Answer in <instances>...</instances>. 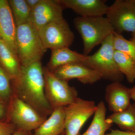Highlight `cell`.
<instances>
[{
  "instance_id": "1",
  "label": "cell",
  "mask_w": 135,
  "mask_h": 135,
  "mask_svg": "<svg viewBox=\"0 0 135 135\" xmlns=\"http://www.w3.org/2000/svg\"><path fill=\"white\" fill-rule=\"evenodd\" d=\"M15 95L47 119L53 109L46 98L44 90L43 67L41 61L21 66L19 76L12 80Z\"/></svg>"
},
{
  "instance_id": "2",
  "label": "cell",
  "mask_w": 135,
  "mask_h": 135,
  "mask_svg": "<svg viewBox=\"0 0 135 135\" xmlns=\"http://www.w3.org/2000/svg\"><path fill=\"white\" fill-rule=\"evenodd\" d=\"M16 41L17 55L23 66L41 61L47 51L38 31L29 22L17 26Z\"/></svg>"
},
{
  "instance_id": "3",
  "label": "cell",
  "mask_w": 135,
  "mask_h": 135,
  "mask_svg": "<svg viewBox=\"0 0 135 135\" xmlns=\"http://www.w3.org/2000/svg\"><path fill=\"white\" fill-rule=\"evenodd\" d=\"M74 24L82 37L85 56L114 32L110 22L104 16L77 17L74 20Z\"/></svg>"
},
{
  "instance_id": "4",
  "label": "cell",
  "mask_w": 135,
  "mask_h": 135,
  "mask_svg": "<svg viewBox=\"0 0 135 135\" xmlns=\"http://www.w3.org/2000/svg\"><path fill=\"white\" fill-rule=\"evenodd\" d=\"M115 49L113 35L107 37L101 44L98 50L92 55L87 56L83 64L95 70L102 79L112 82H122L124 75L118 69L114 59Z\"/></svg>"
},
{
  "instance_id": "5",
  "label": "cell",
  "mask_w": 135,
  "mask_h": 135,
  "mask_svg": "<svg viewBox=\"0 0 135 135\" xmlns=\"http://www.w3.org/2000/svg\"><path fill=\"white\" fill-rule=\"evenodd\" d=\"M43 71L45 95L53 110L67 106L77 99V90L68 81L57 78L46 67H43Z\"/></svg>"
},
{
  "instance_id": "6",
  "label": "cell",
  "mask_w": 135,
  "mask_h": 135,
  "mask_svg": "<svg viewBox=\"0 0 135 135\" xmlns=\"http://www.w3.org/2000/svg\"><path fill=\"white\" fill-rule=\"evenodd\" d=\"M97 105L94 101L78 97L72 103L65 107V135H79L86 121L94 114Z\"/></svg>"
},
{
  "instance_id": "7",
  "label": "cell",
  "mask_w": 135,
  "mask_h": 135,
  "mask_svg": "<svg viewBox=\"0 0 135 135\" xmlns=\"http://www.w3.org/2000/svg\"><path fill=\"white\" fill-rule=\"evenodd\" d=\"M38 31L47 50L69 47L75 38L74 33L64 18L51 23Z\"/></svg>"
},
{
  "instance_id": "8",
  "label": "cell",
  "mask_w": 135,
  "mask_h": 135,
  "mask_svg": "<svg viewBox=\"0 0 135 135\" xmlns=\"http://www.w3.org/2000/svg\"><path fill=\"white\" fill-rule=\"evenodd\" d=\"M106 16L115 32H135V4L133 0H116L109 7Z\"/></svg>"
},
{
  "instance_id": "9",
  "label": "cell",
  "mask_w": 135,
  "mask_h": 135,
  "mask_svg": "<svg viewBox=\"0 0 135 135\" xmlns=\"http://www.w3.org/2000/svg\"><path fill=\"white\" fill-rule=\"evenodd\" d=\"M10 117L17 129L28 132L35 130L46 119L15 95L11 100Z\"/></svg>"
},
{
  "instance_id": "10",
  "label": "cell",
  "mask_w": 135,
  "mask_h": 135,
  "mask_svg": "<svg viewBox=\"0 0 135 135\" xmlns=\"http://www.w3.org/2000/svg\"><path fill=\"white\" fill-rule=\"evenodd\" d=\"M63 9L58 0H41L31 11L29 22L38 31L51 23L64 18Z\"/></svg>"
},
{
  "instance_id": "11",
  "label": "cell",
  "mask_w": 135,
  "mask_h": 135,
  "mask_svg": "<svg viewBox=\"0 0 135 135\" xmlns=\"http://www.w3.org/2000/svg\"><path fill=\"white\" fill-rule=\"evenodd\" d=\"M56 77L66 81L77 79L84 84H93L102 79L101 75L82 63H73L59 66L51 72Z\"/></svg>"
},
{
  "instance_id": "12",
  "label": "cell",
  "mask_w": 135,
  "mask_h": 135,
  "mask_svg": "<svg viewBox=\"0 0 135 135\" xmlns=\"http://www.w3.org/2000/svg\"><path fill=\"white\" fill-rule=\"evenodd\" d=\"M63 8H68L80 17L104 16L109 7L104 0H58Z\"/></svg>"
},
{
  "instance_id": "13",
  "label": "cell",
  "mask_w": 135,
  "mask_h": 135,
  "mask_svg": "<svg viewBox=\"0 0 135 135\" xmlns=\"http://www.w3.org/2000/svg\"><path fill=\"white\" fill-rule=\"evenodd\" d=\"M16 29L8 1L0 0V39L17 56L16 41Z\"/></svg>"
},
{
  "instance_id": "14",
  "label": "cell",
  "mask_w": 135,
  "mask_h": 135,
  "mask_svg": "<svg viewBox=\"0 0 135 135\" xmlns=\"http://www.w3.org/2000/svg\"><path fill=\"white\" fill-rule=\"evenodd\" d=\"M105 99L110 111L113 113L122 112L131 105L129 88L120 82H112L105 88Z\"/></svg>"
},
{
  "instance_id": "15",
  "label": "cell",
  "mask_w": 135,
  "mask_h": 135,
  "mask_svg": "<svg viewBox=\"0 0 135 135\" xmlns=\"http://www.w3.org/2000/svg\"><path fill=\"white\" fill-rule=\"evenodd\" d=\"M65 107L53 109L48 118L34 131V135H59L65 131Z\"/></svg>"
},
{
  "instance_id": "16",
  "label": "cell",
  "mask_w": 135,
  "mask_h": 135,
  "mask_svg": "<svg viewBox=\"0 0 135 135\" xmlns=\"http://www.w3.org/2000/svg\"><path fill=\"white\" fill-rule=\"evenodd\" d=\"M51 51L50 60L46 66L51 72L65 65L83 63L87 56L71 50L69 47L62 48Z\"/></svg>"
},
{
  "instance_id": "17",
  "label": "cell",
  "mask_w": 135,
  "mask_h": 135,
  "mask_svg": "<svg viewBox=\"0 0 135 135\" xmlns=\"http://www.w3.org/2000/svg\"><path fill=\"white\" fill-rule=\"evenodd\" d=\"M0 65L12 80L16 79L19 76L21 65L18 57L1 39Z\"/></svg>"
},
{
  "instance_id": "18",
  "label": "cell",
  "mask_w": 135,
  "mask_h": 135,
  "mask_svg": "<svg viewBox=\"0 0 135 135\" xmlns=\"http://www.w3.org/2000/svg\"><path fill=\"white\" fill-rule=\"evenodd\" d=\"M106 110L104 103L103 101H100L97 105L92 123L86 132L81 135H105L107 131L113 124L106 118Z\"/></svg>"
},
{
  "instance_id": "19",
  "label": "cell",
  "mask_w": 135,
  "mask_h": 135,
  "mask_svg": "<svg viewBox=\"0 0 135 135\" xmlns=\"http://www.w3.org/2000/svg\"><path fill=\"white\" fill-rule=\"evenodd\" d=\"M107 118L122 131L135 133V103L131 104L124 110L113 113Z\"/></svg>"
},
{
  "instance_id": "20",
  "label": "cell",
  "mask_w": 135,
  "mask_h": 135,
  "mask_svg": "<svg viewBox=\"0 0 135 135\" xmlns=\"http://www.w3.org/2000/svg\"><path fill=\"white\" fill-rule=\"evenodd\" d=\"M114 59L119 70L126 76L128 82L133 83L135 81V63L125 53L115 50Z\"/></svg>"
},
{
  "instance_id": "21",
  "label": "cell",
  "mask_w": 135,
  "mask_h": 135,
  "mask_svg": "<svg viewBox=\"0 0 135 135\" xmlns=\"http://www.w3.org/2000/svg\"><path fill=\"white\" fill-rule=\"evenodd\" d=\"M17 26L29 22L31 10L25 0L8 1Z\"/></svg>"
},
{
  "instance_id": "22",
  "label": "cell",
  "mask_w": 135,
  "mask_h": 135,
  "mask_svg": "<svg viewBox=\"0 0 135 135\" xmlns=\"http://www.w3.org/2000/svg\"><path fill=\"white\" fill-rule=\"evenodd\" d=\"M113 43L115 50L125 53L135 63V43L125 38L122 34L114 32Z\"/></svg>"
},
{
  "instance_id": "23",
  "label": "cell",
  "mask_w": 135,
  "mask_h": 135,
  "mask_svg": "<svg viewBox=\"0 0 135 135\" xmlns=\"http://www.w3.org/2000/svg\"><path fill=\"white\" fill-rule=\"evenodd\" d=\"M11 80L7 74L0 65V101L2 104L3 102H7L12 97Z\"/></svg>"
},
{
  "instance_id": "24",
  "label": "cell",
  "mask_w": 135,
  "mask_h": 135,
  "mask_svg": "<svg viewBox=\"0 0 135 135\" xmlns=\"http://www.w3.org/2000/svg\"><path fill=\"white\" fill-rule=\"evenodd\" d=\"M16 130L12 123L0 121V135H12Z\"/></svg>"
},
{
  "instance_id": "25",
  "label": "cell",
  "mask_w": 135,
  "mask_h": 135,
  "mask_svg": "<svg viewBox=\"0 0 135 135\" xmlns=\"http://www.w3.org/2000/svg\"><path fill=\"white\" fill-rule=\"evenodd\" d=\"M105 135H135V132H127L119 129H111L110 132Z\"/></svg>"
},
{
  "instance_id": "26",
  "label": "cell",
  "mask_w": 135,
  "mask_h": 135,
  "mask_svg": "<svg viewBox=\"0 0 135 135\" xmlns=\"http://www.w3.org/2000/svg\"><path fill=\"white\" fill-rule=\"evenodd\" d=\"M25 1L27 6L32 11L41 2V0H25Z\"/></svg>"
},
{
  "instance_id": "27",
  "label": "cell",
  "mask_w": 135,
  "mask_h": 135,
  "mask_svg": "<svg viewBox=\"0 0 135 135\" xmlns=\"http://www.w3.org/2000/svg\"><path fill=\"white\" fill-rule=\"evenodd\" d=\"M12 135H34L31 132L25 131L20 129H17L15 133Z\"/></svg>"
},
{
  "instance_id": "28",
  "label": "cell",
  "mask_w": 135,
  "mask_h": 135,
  "mask_svg": "<svg viewBox=\"0 0 135 135\" xmlns=\"http://www.w3.org/2000/svg\"><path fill=\"white\" fill-rule=\"evenodd\" d=\"M6 113V110L4 105L0 101V119H2L5 118Z\"/></svg>"
},
{
  "instance_id": "29",
  "label": "cell",
  "mask_w": 135,
  "mask_h": 135,
  "mask_svg": "<svg viewBox=\"0 0 135 135\" xmlns=\"http://www.w3.org/2000/svg\"><path fill=\"white\" fill-rule=\"evenodd\" d=\"M129 92L131 99L135 101V86L129 88Z\"/></svg>"
},
{
  "instance_id": "30",
  "label": "cell",
  "mask_w": 135,
  "mask_h": 135,
  "mask_svg": "<svg viewBox=\"0 0 135 135\" xmlns=\"http://www.w3.org/2000/svg\"><path fill=\"white\" fill-rule=\"evenodd\" d=\"M131 37L130 39V40L133 41L135 43V32L131 34Z\"/></svg>"
},
{
  "instance_id": "31",
  "label": "cell",
  "mask_w": 135,
  "mask_h": 135,
  "mask_svg": "<svg viewBox=\"0 0 135 135\" xmlns=\"http://www.w3.org/2000/svg\"><path fill=\"white\" fill-rule=\"evenodd\" d=\"M59 135H65V134H64V133H62V134H60Z\"/></svg>"
},
{
  "instance_id": "32",
  "label": "cell",
  "mask_w": 135,
  "mask_h": 135,
  "mask_svg": "<svg viewBox=\"0 0 135 135\" xmlns=\"http://www.w3.org/2000/svg\"><path fill=\"white\" fill-rule=\"evenodd\" d=\"M133 2H134V4H135V0H133Z\"/></svg>"
}]
</instances>
